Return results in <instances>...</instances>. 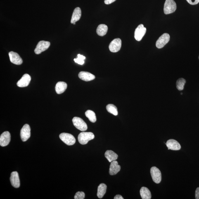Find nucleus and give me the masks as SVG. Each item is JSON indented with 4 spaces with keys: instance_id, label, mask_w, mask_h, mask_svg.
<instances>
[{
    "instance_id": "nucleus-17",
    "label": "nucleus",
    "mask_w": 199,
    "mask_h": 199,
    "mask_svg": "<svg viewBox=\"0 0 199 199\" xmlns=\"http://www.w3.org/2000/svg\"><path fill=\"white\" fill-rule=\"evenodd\" d=\"M78 76L80 79L86 82L93 80L95 78L94 75L87 72H81L79 73Z\"/></svg>"
},
{
    "instance_id": "nucleus-27",
    "label": "nucleus",
    "mask_w": 199,
    "mask_h": 199,
    "mask_svg": "<svg viewBox=\"0 0 199 199\" xmlns=\"http://www.w3.org/2000/svg\"><path fill=\"white\" fill-rule=\"evenodd\" d=\"M85 59V57L82 55L79 54L77 55V58L74 59V60L76 63H77L79 65H82L84 63V60Z\"/></svg>"
},
{
    "instance_id": "nucleus-19",
    "label": "nucleus",
    "mask_w": 199,
    "mask_h": 199,
    "mask_svg": "<svg viewBox=\"0 0 199 199\" xmlns=\"http://www.w3.org/2000/svg\"><path fill=\"white\" fill-rule=\"evenodd\" d=\"M67 87V84L65 82H59L55 86V89L58 94H61L64 92Z\"/></svg>"
},
{
    "instance_id": "nucleus-9",
    "label": "nucleus",
    "mask_w": 199,
    "mask_h": 199,
    "mask_svg": "<svg viewBox=\"0 0 199 199\" xmlns=\"http://www.w3.org/2000/svg\"><path fill=\"white\" fill-rule=\"evenodd\" d=\"M146 29L142 24H141L135 30L134 37L137 41H140L146 33Z\"/></svg>"
},
{
    "instance_id": "nucleus-14",
    "label": "nucleus",
    "mask_w": 199,
    "mask_h": 199,
    "mask_svg": "<svg viewBox=\"0 0 199 199\" xmlns=\"http://www.w3.org/2000/svg\"><path fill=\"white\" fill-rule=\"evenodd\" d=\"M10 181L11 184L14 187L18 188L20 186V181L18 173L17 172H13L11 173L10 177Z\"/></svg>"
},
{
    "instance_id": "nucleus-4",
    "label": "nucleus",
    "mask_w": 199,
    "mask_h": 199,
    "mask_svg": "<svg viewBox=\"0 0 199 199\" xmlns=\"http://www.w3.org/2000/svg\"><path fill=\"white\" fill-rule=\"evenodd\" d=\"M74 125L78 129L84 131L87 129V124L82 118L78 117H74L72 119Z\"/></svg>"
},
{
    "instance_id": "nucleus-11",
    "label": "nucleus",
    "mask_w": 199,
    "mask_h": 199,
    "mask_svg": "<svg viewBox=\"0 0 199 199\" xmlns=\"http://www.w3.org/2000/svg\"><path fill=\"white\" fill-rule=\"evenodd\" d=\"M11 136L9 132L5 131L0 136V145L4 147L7 146L10 141Z\"/></svg>"
},
{
    "instance_id": "nucleus-32",
    "label": "nucleus",
    "mask_w": 199,
    "mask_h": 199,
    "mask_svg": "<svg viewBox=\"0 0 199 199\" xmlns=\"http://www.w3.org/2000/svg\"><path fill=\"white\" fill-rule=\"evenodd\" d=\"M114 199H124V198H123V197L120 195H115V197H114Z\"/></svg>"
},
{
    "instance_id": "nucleus-5",
    "label": "nucleus",
    "mask_w": 199,
    "mask_h": 199,
    "mask_svg": "<svg viewBox=\"0 0 199 199\" xmlns=\"http://www.w3.org/2000/svg\"><path fill=\"white\" fill-rule=\"evenodd\" d=\"M50 43L49 41H40L36 46L34 50V52L36 54H39L47 50L50 47Z\"/></svg>"
},
{
    "instance_id": "nucleus-33",
    "label": "nucleus",
    "mask_w": 199,
    "mask_h": 199,
    "mask_svg": "<svg viewBox=\"0 0 199 199\" xmlns=\"http://www.w3.org/2000/svg\"></svg>"
},
{
    "instance_id": "nucleus-2",
    "label": "nucleus",
    "mask_w": 199,
    "mask_h": 199,
    "mask_svg": "<svg viewBox=\"0 0 199 199\" xmlns=\"http://www.w3.org/2000/svg\"><path fill=\"white\" fill-rule=\"evenodd\" d=\"M177 9V5L174 0H166L164 7V12L166 15L174 12Z\"/></svg>"
},
{
    "instance_id": "nucleus-22",
    "label": "nucleus",
    "mask_w": 199,
    "mask_h": 199,
    "mask_svg": "<svg viewBox=\"0 0 199 199\" xmlns=\"http://www.w3.org/2000/svg\"><path fill=\"white\" fill-rule=\"evenodd\" d=\"M108 30V28L107 25L104 24H101L98 26L96 32L98 36H103L106 35Z\"/></svg>"
},
{
    "instance_id": "nucleus-3",
    "label": "nucleus",
    "mask_w": 199,
    "mask_h": 199,
    "mask_svg": "<svg viewBox=\"0 0 199 199\" xmlns=\"http://www.w3.org/2000/svg\"><path fill=\"white\" fill-rule=\"evenodd\" d=\"M60 139L66 144L69 146L75 144L76 139L72 134L67 133H62L60 135Z\"/></svg>"
},
{
    "instance_id": "nucleus-8",
    "label": "nucleus",
    "mask_w": 199,
    "mask_h": 199,
    "mask_svg": "<svg viewBox=\"0 0 199 199\" xmlns=\"http://www.w3.org/2000/svg\"><path fill=\"white\" fill-rule=\"evenodd\" d=\"M31 129L29 125L26 124L20 131V137L23 142L27 141L30 137Z\"/></svg>"
},
{
    "instance_id": "nucleus-16",
    "label": "nucleus",
    "mask_w": 199,
    "mask_h": 199,
    "mask_svg": "<svg viewBox=\"0 0 199 199\" xmlns=\"http://www.w3.org/2000/svg\"><path fill=\"white\" fill-rule=\"evenodd\" d=\"M121 170V166L116 160L113 161L111 163L109 169V174L111 175L116 174Z\"/></svg>"
},
{
    "instance_id": "nucleus-31",
    "label": "nucleus",
    "mask_w": 199,
    "mask_h": 199,
    "mask_svg": "<svg viewBox=\"0 0 199 199\" xmlns=\"http://www.w3.org/2000/svg\"><path fill=\"white\" fill-rule=\"evenodd\" d=\"M116 0H105V3L106 5H109L115 2Z\"/></svg>"
},
{
    "instance_id": "nucleus-20",
    "label": "nucleus",
    "mask_w": 199,
    "mask_h": 199,
    "mask_svg": "<svg viewBox=\"0 0 199 199\" xmlns=\"http://www.w3.org/2000/svg\"><path fill=\"white\" fill-rule=\"evenodd\" d=\"M105 156L109 162L111 163L116 160L118 157V155L111 150H107L105 152Z\"/></svg>"
},
{
    "instance_id": "nucleus-1",
    "label": "nucleus",
    "mask_w": 199,
    "mask_h": 199,
    "mask_svg": "<svg viewBox=\"0 0 199 199\" xmlns=\"http://www.w3.org/2000/svg\"><path fill=\"white\" fill-rule=\"evenodd\" d=\"M94 136L91 132H82L79 135L78 140L79 142L82 145L87 144L90 141L94 139Z\"/></svg>"
},
{
    "instance_id": "nucleus-23",
    "label": "nucleus",
    "mask_w": 199,
    "mask_h": 199,
    "mask_svg": "<svg viewBox=\"0 0 199 199\" xmlns=\"http://www.w3.org/2000/svg\"><path fill=\"white\" fill-rule=\"evenodd\" d=\"M107 186L106 184L101 183L98 186V189L97 196L98 198H103L106 193Z\"/></svg>"
},
{
    "instance_id": "nucleus-30",
    "label": "nucleus",
    "mask_w": 199,
    "mask_h": 199,
    "mask_svg": "<svg viewBox=\"0 0 199 199\" xmlns=\"http://www.w3.org/2000/svg\"><path fill=\"white\" fill-rule=\"evenodd\" d=\"M195 198L196 199H199V187L197 188L195 191Z\"/></svg>"
},
{
    "instance_id": "nucleus-12",
    "label": "nucleus",
    "mask_w": 199,
    "mask_h": 199,
    "mask_svg": "<svg viewBox=\"0 0 199 199\" xmlns=\"http://www.w3.org/2000/svg\"><path fill=\"white\" fill-rule=\"evenodd\" d=\"M10 62L14 64L20 65L22 63V60L18 53L11 51L9 53Z\"/></svg>"
},
{
    "instance_id": "nucleus-21",
    "label": "nucleus",
    "mask_w": 199,
    "mask_h": 199,
    "mask_svg": "<svg viewBox=\"0 0 199 199\" xmlns=\"http://www.w3.org/2000/svg\"><path fill=\"white\" fill-rule=\"evenodd\" d=\"M140 195L142 199H150L151 194L149 190L145 187H142L140 191Z\"/></svg>"
},
{
    "instance_id": "nucleus-28",
    "label": "nucleus",
    "mask_w": 199,
    "mask_h": 199,
    "mask_svg": "<svg viewBox=\"0 0 199 199\" xmlns=\"http://www.w3.org/2000/svg\"><path fill=\"white\" fill-rule=\"evenodd\" d=\"M85 198V194L83 192H77L76 193L74 199H84Z\"/></svg>"
},
{
    "instance_id": "nucleus-18",
    "label": "nucleus",
    "mask_w": 199,
    "mask_h": 199,
    "mask_svg": "<svg viewBox=\"0 0 199 199\" xmlns=\"http://www.w3.org/2000/svg\"><path fill=\"white\" fill-rule=\"evenodd\" d=\"M81 15H82V12L81 8L79 7L76 8L73 13L71 20V23L72 24L76 23V22L80 20Z\"/></svg>"
},
{
    "instance_id": "nucleus-6",
    "label": "nucleus",
    "mask_w": 199,
    "mask_h": 199,
    "mask_svg": "<svg viewBox=\"0 0 199 199\" xmlns=\"http://www.w3.org/2000/svg\"><path fill=\"white\" fill-rule=\"evenodd\" d=\"M150 174L152 179L155 183L159 184L161 181L162 174L159 169L156 167H152L150 169Z\"/></svg>"
},
{
    "instance_id": "nucleus-13",
    "label": "nucleus",
    "mask_w": 199,
    "mask_h": 199,
    "mask_svg": "<svg viewBox=\"0 0 199 199\" xmlns=\"http://www.w3.org/2000/svg\"><path fill=\"white\" fill-rule=\"evenodd\" d=\"M31 80V77L30 75L28 74H25L17 83V86L19 87H27L29 85Z\"/></svg>"
},
{
    "instance_id": "nucleus-24",
    "label": "nucleus",
    "mask_w": 199,
    "mask_h": 199,
    "mask_svg": "<svg viewBox=\"0 0 199 199\" xmlns=\"http://www.w3.org/2000/svg\"><path fill=\"white\" fill-rule=\"evenodd\" d=\"M85 115L90 122L93 123L96 122L97 120L96 117L94 112L91 110H88L85 112Z\"/></svg>"
},
{
    "instance_id": "nucleus-29",
    "label": "nucleus",
    "mask_w": 199,
    "mask_h": 199,
    "mask_svg": "<svg viewBox=\"0 0 199 199\" xmlns=\"http://www.w3.org/2000/svg\"><path fill=\"white\" fill-rule=\"evenodd\" d=\"M190 5H195L199 3V0H186Z\"/></svg>"
},
{
    "instance_id": "nucleus-7",
    "label": "nucleus",
    "mask_w": 199,
    "mask_h": 199,
    "mask_svg": "<svg viewBox=\"0 0 199 199\" xmlns=\"http://www.w3.org/2000/svg\"><path fill=\"white\" fill-rule=\"evenodd\" d=\"M122 40L119 38L115 39L110 43L109 49L112 53H117L120 50L122 47Z\"/></svg>"
},
{
    "instance_id": "nucleus-10",
    "label": "nucleus",
    "mask_w": 199,
    "mask_h": 199,
    "mask_svg": "<svg viewBox=\"0 0 199 199\" xmlns=\"http://www.w3.org/2000/svg\"><path fill=\"white\" fill-rule=\"evenodd\" d=\"M170 39V37L168 34L164 33L156 41V47L159 49L163 47L169 42Z\"/></svg>"
},
{
    "instance_id": "nucleus-26",
    "label": "nucleus",
    "mask_w": 199,
    "mask_h": 199,
    "mask_svg": "<svg viewBox=\"0 0 199 199\" xmlns=\"http://www.w3.org/2000/svg\"><path fill=\"white\" fill-rule=\"evenodd\" d=\"M186 83V81L183 78H180L176 82V87L180 91H182L184 89V86Z\"/></svg>"
},
{
    "instance_id": "nucleus-25",
    "label": "nucleus",
    "mask_w": 199,
    "mask_h": 199,
    "mask_svg": "<svg viewBox=\"0 0 199 199\" xmlns=\"http://www.w3.org/2000/svg\"><path fill=\"white\" fill-rule=\"evenodd\" d=\"M106 109L108 112L114 115L117 116L118 114L117 108L115 105L112 104H109L106 106Z\"/></svg>"
},
{
    "instance_id": "nucleus-15",
    "label": "nucleus",
    "mask_w": 199,
    "mask_h": 199,
    "mask_svg": "<svg viewBox=\"0 0 199 199\" xmlns=\"http://www.w3.org/2000/svg\"><path fill=\"white\" fill-rule=\"evenodd\" d=\"M166 144L169 150H178L180 149L181 148L180 143L176 140L173 139L169 140Z\"/></svg>"
}]
</instances>
